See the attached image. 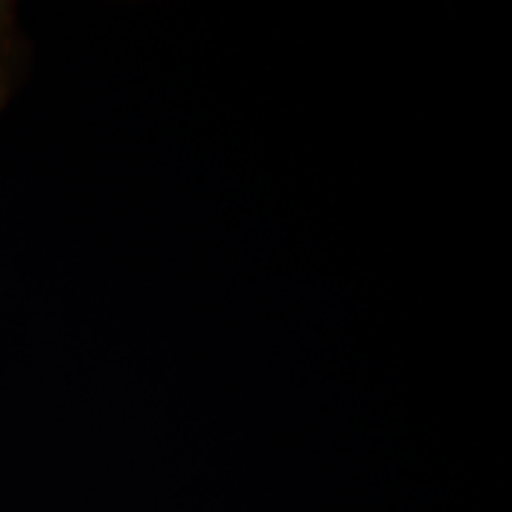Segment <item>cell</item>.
<instances>
[{"instance_id": "1", "label": "cell", "mask_w": 512, "mask_h": 512, "mask_svg": "<svg viewBox=\"0 0 512 512\" xmlns=\"http://www.w3.org/2000/svg\"><path fill=\"white\" fill-rule=\"evenodd\" d=\"M31 72V43L19 24L17 5L0 0V112L8 110Z\"/></svg>"}]
</instances>
